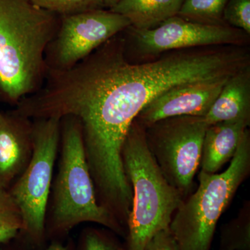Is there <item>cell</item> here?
<instances>
[{
	"mask_svg": "<svg viewBox=\"0 0 250 250\" xmlns=\"http://www.w3.org/2000/svg\"><path fill=\"white\" fill-rule=\"evenodd\" d=\"M143 250H179L178 244L170 228L156 233L147 242Z\"/></svg>",
	"mask_w": 250,
	"mask_h": 250,
	"instance_id": "ffe728a7",
	"label": "cell"
},
{
	"mask_svg": "<svg viewBox=\"0 0 250 250\" xmlns=\"http://www.w3.org/2000/svg\"><path fill=\"white\" fill-rule=\"evenodd\" d=\"M228 1V0H184L177 16L191 22L224 25L227 24L223 21V12Z\"/></svg>",
	"mask_w": 250,
	"mask_h": 250,
	"instance_id": "9a60e30c",
	"label": "cell"
},
{
	"mask_svg": "<svg viewBox=\"0 0 250 250\" xmlns=\"http://www.w3.org/2000/svg\"><path fill=\"white\" fill-rule=\"evenodd\" d=\"M184 0H123L111 8L129 20L131 27L147 30L177 16Z\"/></svg>",
	"mask_w": 250,
	"mask_h": 250,
	"instance_id": "4fadbf2b",
	"label": "cell"
},
{
	"mask_svg": "<svg viewBox=\"0 0 250 250\" xmlns=\"http://www.w3.org/2000/svg\"><path fill=\"white\" fill-rule=\"evenodd\" d=\"M223 21L250 35V0H228L224 9Z\"/></svg>",
	"mask_w": 250,
	"mask_h": 250,
	"instance_id": "ac0fdd59",
	"label": "cell"
},
{
	"mask_svg": "<svg viewBox=\"0 0 250 250\" xmlns=\"http://www.w3.org/2000/svg\"><path fill=\"white\" fill-rule=\"evenodd\" d=\"M229 77L179 85L167 90L145 106L135 121L146 127L171 117H205Z\"/></svg>",
	"mask_w": 250,
	"mask_h": 250,
	"instance_id": "9c48e42d",
	"label": "cell"
},
{
	"mask_svg": "<svg viewBox=\"0 0 250 250\" xmlns=\"http://www.w3.org/2000/svg\"><path fill=\"white\" fill-rule=\"evenodd\" d=\"M208 125L204 117H171L145 127L148 148L168 183L184 198L191 190Z\"/></svg>",
	"mask_w": 250,
	"mask_h": 250,
	"instance_id": "8992f818",
	"label": "cell"
},
{
	"mask_svg": "<svg viewBox=\"0 0 250 250\" xmlns=\"http://www.w3.org/2000/svg\"><path fill=\"white\" fill-rule=\"evenodd\" d=\"M22 219L9 191L0 190V243L11 241L19 234Z\"/></svg>",
	"mask_w": 250,
	"mask_h": 250,
	"instance_id": "2e32d148",
	"label": "cell"
},
{
	"mask_svg": "<svg viewBox=\"0 0 250 250\" xmlns=\"http://www.w3.org/2000/svg\"><path fill=\"white\" fill-rule=\"evenodd\" d=\"M218 250H250V202L222 227Z\"/></svg>",
	"mask_w": 250,
	"mask_h": 250,
	"instance_id": "5bb4252c",
	"label": "cell"
},
{
	"mask_svg": "<svg viewBox=\"0 0 250 250\" xmlns=\"http://www.w3.org/2000/svg\"><path fill=\"white\" fill-rule=\"evenodd\" d=\"M250 125V120L238 119L208 125L202 144L201 171L217 173L231 160Z\"/></svg>",
	"mask_w": 250,
	"mask_h": 250,
	"instance_id": "8fae6325",
	"label": "cell"
},
{
	"mask_svg": "<svg viewBox=\"0 0 250 250\" xmlns=\"http://www.w3.org/2000/svg\"><path fill=\"white\" fill-rule=\"evenodd\" d=\"M82 250H126L106 233L89 229L82 237Z\"/></svg>",
	"mask_w": 250,
	"mask_h": 250,
	"instance_id": "d6986e66",
	"label": "cell"
},
{
	"mask_svg": "<svg viewBox=\"0 0 250 250\" xmlns=\"http://www.w3.org/2000/svg\"><path fill=\"white\" fill-rule=\"evenodd\" d=\"M57 167L46 210L45 233L48 230L54 234H65L80 224L93 223L125 233V229L97 201L80 123L75 117L61 119Z\"/></svg>",
	"mask_w": 250,
	"mask_h": 250,
	"instance_id": "7a4b0ae2",
	"label": "cell"
},
{
	"mask_svg": "<svg viewBox=\"0 0 250 250\" xmlns=\"http://www.w3.org/2000/svg\"><path fill=\"white\" fill-rule=\"evenodd\" d=\"M32 121V157L8 191L22 215L20 233L40 243L45 235L46 210L58 159L61 119L54 117Z\"/></svg>",
	"mask_w": 250,
	"mask_h": 250,
	"instance_id": "5b68a950",
	"label": "cell"
},
{
	"mask_svg": "<svg viewBox=\"0 0 250 250\" xmlns=\"http://www.w3.org/2000/svg\"><path fill=\"white\" fill-rule=\"evenodd\" d=\"M46 250H70V249L68 247L63 246L59 242L54 241Z\"/></svg>",
	"mask_w": 250,
	"mask_h": 250,
	"instance_id": "44dd1931",
	"label": "cell"
},
{
	"mask_svg": "<svg viewBox=\"0 0 250 250\" xmlns=\"http://www.w3.org/2000/svg\"><path fill=\"white\" fill-rule=\"evenodd\" d=\"M34 149L33 121L0 111V190H8L27 168Z\"/></svg>",
	"mask_w": 250,
	"mask_h": 250,
	"instance_id": "30bf717a",
	"label": "cell"
},
{
	"mask_svg": "<svg viewBox=\"0 0 250 250\" xmlns=\"http://www.w3.org/2000/svg\"><path fill=\"white\" fill-rule=\"evenodd\" d=\"M125 56L142 62L177 49L218 45L248 46L249 34L228 24L212 25L187 21L178 16L159 27L140 30L129 26L123 31Z\"/></svg>",
	"mask_w": 250,
	"mask_h": 250,
	"instance_id": "52a82bcc",
	"label": "cell"
},
{
	"mask_svg": "<svg viewBox=\"0 0 250 250\" xmlns=\"http://www.w3.org/2000/svg\"><path fill=\"white\" fill-rule=\"evenodd\" d=\"M121 1H123V0H104V7L110 9Z\"/></svg>",
	"mask_w": 250,
	"mask_h": 250,
	"instance_id": "7402d4cb",
	"label": "cell"
},
{
	"mask_svg": "<svg viewBox=\"0 0 250 250\" xmlns=\"http://www.w3.org/2000/svg\"><path fill=\"white\" fill-rule=\"evenodd\" d=\"M250 172V131H245L231 164L222 173L200 171L199 186L184 200L170 225L179 250H210L217 224Z\"/></svg>",
	"mask_w": 250,
	"mask_h": 250,
	"instance_id": "277c9868",
	"label": "cell"
},
{
	"mask_svg": "<svg viewBox=\"0 0 250 250\" xmlns=\"http://www.w3.org/2000/svg\"><path fill=\"white\" fill-rule=\"evenodd\" d=\"M60 21L30 0H0V101L16 106L41 89L46 49Z\"/></svg>",
	"mask_w": 250,
	"mask_h": 250,
	"instance_id": "6da1fadb",
	"label": "cell"
},
{
	"mask_svg": "<svg viewBox=\"0 0 250 250\" xmlns=\"http://www.w3.org/2000/svg\"><path fill=\"white\" fill-rule=\"evenodd\" d=\"M122 160L133 192L126 250H143L156 233L170 227L184 199L166 180L148 148L144 126L135 120L123 143Z\"/></svg>",
	"mask_w": 250,
	"mask_h": 250,
	"instance_id": "3957f363",
	"label": "cell"
},
{
	"mask_svg": "<svg viewBox=\"0 0 250 250\" xmlns=\"http://www.w3.org/2000/svg\"><path fill=\"white\" fill-rule=\"evenodd\" d=\"M129 26L127 18L109 9L61 17L58 31L45 51L47 70L71 68Z\"/></svg>",
	"mask_w": 250,
	"mask_h": 250,
	"instance_id": "ba28073f",
	"label": "cell"
},
{
	"mask_svg": "<svg viewBox=\"0 0 250 250\" xmlns=\"http://www.w3.org/2000/svg\"><path fill=\"white\" fill-rule=\"evenodd\" d=\"M41 9L57 14L70 16L93 10L104 9V0H30Z\"/></svg>",
	"mask_w": 250,
	"mask_h": 250,
	"instance_id": "e0dca14e",
	"label": "cell"
},
{
	"mask_svg": "<svg viewBox=\"0 0 250 250\" xmlns=\"http://www.w3.org/2000/svg\"><path fill=\"white\" fill-rule=\"evenodd\" d=\"M208 125L250 120V66L229 77L205 117Z\"/></svg>",
	"mask_w": 250,
	"mask_h": 250,
	"instance_id": "7c38bea8",
	"label": "cell"
}]
</instances>
